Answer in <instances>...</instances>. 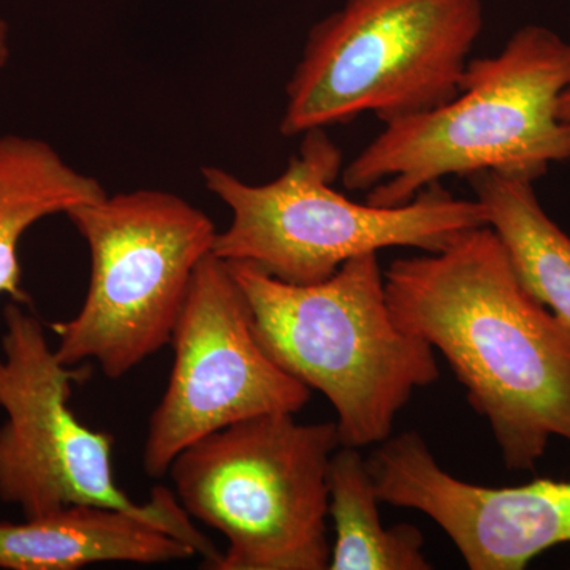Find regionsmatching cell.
<instances>
[{
  "instance_id": "7",
  "label": "cell",
  "mask_w": 570,
  "mask_h": 570,
  "mask_svg": "<svg viewBox=\"0 0 570 570\" xmlns=\"http://www.w3.org/2000/svg\"><path fill=\"white\" fill-rule=\"evenodd\" d=\"M28 307H3L0 501L20 508L24 519L70 505L124 510L193 547L208 568H219L223 551L194 527L174 490L154 487L148 501L135 502L116 483L115 438L81 423L69 406L73 384L91 376L92 365H62Z\"/></svg>"
},
{
  "instance_id": "3",
  "label": "cell",
  "mask_w": 570,
  "mask_h": 570,
  "mask_svg": "<svg viewBox=\"0 0 570 570\" xmlns=\"http://www.w3.org/2000/svg\"><path fill=\"white\" fill-rule=\"evenodd\" d=\"M265 354L335 407L341 445L392 436L414 390L439 379L434 348L393 321L377 253L360 255L309 285L283 283L245 262H227Z\"/></svg>"
},
{
  "instance_id": "2",
  "label": "cell",
  "mask_w": 570,
  "mask_h": 570,
  "mask_svg": "<svg viewBox=\"0 0 570 570\" xmlns=\"http://www.w3.org/2000/svg\"><path fill=\"white\" fill-rule=\"evenodd\" d=\"M569 85V41L524 26L498 55L469 61L448 104L385 122L341 171L344 187L367 190V204L400 206L448 176L497 171L534 183L570 160V124L560 118Z\"/></svg>"
},
{
  "instance_id": "4",
  "label": "cell",
  "mask_w": 570,
  "mask_h": 570,
  "mask_svg": "<svg viewBox=\"0 0 570 570\" xmlns=\"http://www.w3.org/2000/svg\"><path fill=\"white\" fill-rule=\"evenodd\" d=\"M273 181L247 184L219 167L202 168L209 193L230 208L213 255L245 262L287 284L322 283L346 262L390 247L438 253L463 232L489 225L480 202L455 198L441 184L409 204H356L333 189L343 156L324 129L309 130Z\"/></svg>"
},
{
  "instance_id": "10",
  "label": "cell",
  "mask_w": 570,
  "mask_h": 570,
  "mask_svg": "<svg viewBox=\"0 0 570 570\" xmlns=\"http://www.w3.org/2000/svg\"><path fill=\"white\" fill-rule=\"evenodd\" d=\"M381 502L425 513L472 570H521L570 542V482L474 485L441 468L415 431L390 436L366 459Z\"/></svg>"
},
{
  "instance_id": "1",
  "label": "cell",
  "mask_w": 570,
  "mask_h": 570,
  "mask_svg": "<svg viewBox=\"0 0 570 570\" xmlns=\"http://www.w3.org/2000/svg\"><path fill=\"white\" fill-rule=\"evenodd\" d=\"M393 321L448 358L509 469L570 444V330L521 283L490 225L390 264Z\"/></svg>"
},
{
  "instance_id": "5",
  "label": "cell",
  "mask_w": 570,
  "mask_h": 570,
  "mask_svg": "<svg viewBox=\"0 0 570 570\" xmlns=\"http://www.w3.org/2000/svg\"><path fill=\"white\" fill-rule=\"evenodd\" d=\"M482 0H346L307 36L281 134L373 112L382 122L448 104L483 31Z\"/></svg>"
},
{
  "instance_id": "13",
  "label": "cell",
  "mask_w": 570,
  "mask_h": 570,
  "mask_svg": "<svg viewBox=\"0 0 570 570\" xmlns=\"http://www.w3.org/2000/svg\"><path fill=\"white\" fill-rule=\"evenodd\" d=\"M521 283L570 330V236L543 212L530 179L469 176Z\"/></svg>"
},
{
  "instance_id": "15",
  "label": "cell",
  "mask_w": 570,
  "mask_h": 570,
  "mask_svg": "<svg viewBox=\"0 0 570 570\" xmlns=\"http://www.w3.org/2000/svg\"><path fill=\"white\" fill-rule=\"evenodd\" d=\"M10 58L9 26L0 20V69L6 66Z\"/></svg>"
},
{
  "instance_id": "6",
  "label": "cell",
  "mask_w": 570,
  "mask_h": 570,
  "mask_svg": "<svg viewBox=\"0 0 570 570\" xmlns=\"http://www.w3.org/2000/svg\"><path fill=\"white\" fill-rule=\"evenodd\" d=\"M336 422L294 414L243 420L183 450L168 469L190 519L227 539L217 570H324L326 474Z\"/></svg>"
},
{
  "instance_id": "9",
  "label": "cell",
  "mask_w": 570,
  "mask_h": 570,
  "mask_svg": "<svg viewBox=\"0 0 570 570\" xmlns=\"http://www.w3.org/2000/svg\"><path fill=\"white\" fill-rule=\"evenodd\" d=\"M170 344V381L142 450L149 478L168 474L184 449L214 431L261 415H295L309 403L311 389L258 344L249 303L216 255L198 265Z\"/></svg>"
},
{
  "instance_id": "11",
  "label": "cell",
  "mask_w": 570,
  "mask_h": 570,
  "mask_svg": "<svg viewBox=\"0 0 570 570\" xmlns=\"http://www.w3.org/2000/svg\"><path fill=\"white\" fill-rule=\"evenodd\" d=\"M193 547L124 510L70 505L0 523V569L78 570L102 562L167 564L194 557Z\"/></svg>"
},
{
  "instance_id": "8",
  "label": "cell",
  "mask_w": 570,
  "mask_h": 570,
  "mask_svg": "<svg viewBox=\"0 0 570 570\" xmlns=\"http://www.w3.org/2000/svg\"><path fill=\"white\" fill-rule=\"evenodd\" d=\"M66 216L88 243L91 281L77 316L51 325L56 356L121 379L171 343L216 227L178 195L151 189L107 194Z\"/></svg>"
},
{
  "instance_id": "16",
  "label": "cell",
  "mask_w": 570,
  "mask_h": 570,
  "mask_svg": "<svg viewBox=\"0 0 570 570\" xmlns=\"http://www.w3.org/2000/svg\"><path fill=\"white\" fill-rule=\"evenodd\" d=\"M560 118L566 124H570V85L562 92L560 100Z\"/></svg>"
},
{
  "instance_id": "14",
  "label": "cell",
  "mask_w": 570,
  "mask_h": 570,
  "mask_svg": "<svg viewBox=\"0 0 570 570\" xmlns=\"http://www.w3.org/2000/svg\"><path fill=\"white\" fill-rule=\"evenodd\" d=\"M328 515L335 521L332 570H430L422 531L414 524L385 528L381 498L360 449L340 445L326 474Z\"/></svg>"
},
{
  "instance_id": "12",
  "label": "cell",
  "mask_w": 570,
  "mask_h": 570,
  "mask_svg": "<svg viewBox=\"0 0 570 570\" xmlns=\"http://www.w3.org/2000/svg\"><path fill=\"white\" fill-rule=\"evenodd\" d=\"M92 176L80 174L47 141L21 135L0 137V295L24 306L31 295L22 287L18 246L33 224L67 214L75 206L105 197Z\"/></svg>"
}]
</instances>
